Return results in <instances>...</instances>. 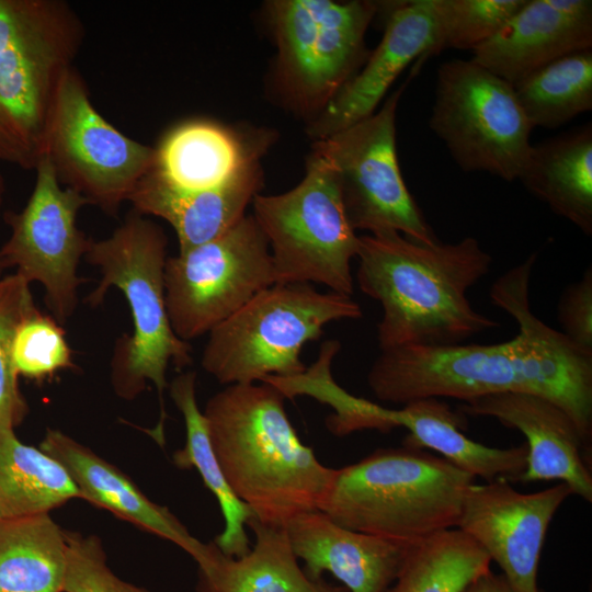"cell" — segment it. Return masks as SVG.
Wrapping results in <instances>:
<instances>
[{"mask_svg":"<svg viewBox=\"0 0 592 592\" xmlns=\"http://www.w3.org/2000/svg\"><path fill=\"white\" fill-rule=\"evenodd\" d=\"M536 259L535 252L530 254L490 289L492 304L519 326L512 340L380 351L367 374L375 397L403 406L423 398L466 402L500 392L537 395L561 407L588 444L592 434V353L531 310L530 280Z\"/></svg>","mask_w":592,"mask_h":592,"instance_id":"cell-1","label":"cell"},{"mask_svg":"<svg viewBox=\"0 0 592 592\" xmlns=\"http://www.w3.org/2000/svg\"><path fill=\"white\" fill-rule=\"evenodd\" d=\"M356 259L360 289L382 306L380 351L458 345L499 327L467 296L493 261L474 237L428 244L398 232L368 234L360 236Z\"/></svg>","mask_w":592,"mask_h":592,"instance_id":"cell-2","label":"cell"},{"mask_svg":"<svg viewBox=\"0 0 592 592\" xmlns=\"http://www.w3.org/2000/svg\"><path fill=\"white\" fill-rule=\"evenodd\" d=\"M285 399L266 383L228 385L203 410L232 493L260 523L276 528L320 510L337 476V469L322 465L300 441Z\"/></svg>","mask_w":592,"mask_h":592,"instance_id":"cell-3","label":"cell"},{"mask_svg":"<svg viewBox=\"0 0 592 592\" xmlns=\"http://www.w3.org/2000/svg\"><path fill=\"white\" fill-rule=\"evenodd\" d=\"M168 239L162 228L133 212L113 234L91 240L86 260L99 269L101 280L88 295L90 306L101 305L107 291L116 287L125 296L133 319V333L116 340L110 362V380L125 400L138 397L152 384L160 403V417L148 434L164 444L167 419L163 395L167 368L183 369L192 364V348L173 332L164 296V265Z\"/></svg>","mask_w":592,"mask_h":592,"instance_id":"cell-4","label":"cell"},{"mask_svg":"<svg viewBox=\"0 0 592 592\" xmlns=\"http://www.w3.org/2000/svg\"><path fill=\"white\" fill-rule=\"evenodd\" d=\"M474 480L421 448H379L337 469L320 511L346 528L411 546L457 527Z\"/></svg>","mask_w":592,"mask_h":592,"instance_id":"cell-5","label":"cell"},{"mask_svg":"<svg viewBox=\"0 0 592 592\" xmlns=\"http://www.w3.org/2000/svg\"><path fill=\"white\" fill-rule=\"evenodd\" d=\"M61 0H0V161L35 169L60 81L83 42Z\"/></svg>","mask_w":592,"mask_h":592,"instance_id":"cell-6","label":"cell"},{"mask_svg":"<svg viewBox=\"0 0 592 592\" xmlns=\"http://www.w3.org/2000/svg\"><path fill=\"white\" fill-rule=\"evenodd\" d=\"M361 317L349 295L321 293L309 283H275L208 332L201 364L226 386L293 376L306 369L301 349L328 323Z\"/></svg>","mask_w":592,"mask_h":592,"instance_id":"cell-7","label":"cell"},{"mask_svg":"<svg viewBox=\"0 0 592 592\" xmlns=\"http://www.w3.org/2000/svg\"><path fill=\"white\" fill-rule=\"evenodd\" d=\"M265 8L277 48L274 87L311 121L366 61L365 34L382 2L273 0Z\"/></svg>","mask_w":592,"mask_h":592,"instance_id":"cell-8","label":"cell"},{"mask_svg":"<svg viewBox=\"0 0 592 592\" xmlns=\"http://www.w3.org/2000/svg\"><path fill=\"white\" fill-rule=\"evenodd\" d=\"M252 205L269 243L275 283H317L352 296L351 263L360 236L346 218L334 173L322 157L312 151L295 187L258 194Z\"/></svg>","mask_w":592,"mask_h":592,"instance_id":"cell-9","label":"cell"},{"mask_svg":"<svg viewBox=\"0 0 592 592\" xmlns=\"http://www.w3.org/2000/svg\"><path fill=\"white\" fill-rule=\"evenodd\" d=\"M429 123L465 172L512 182L532 149L533 127L513 86L470 59L439 66Z\"/></svg>","mask_w":592,"mask_h":592,"instance_id":"cell-10","label":"cell"},{"mask_svg":"<svg viewBox=\"0 0 592 592\" xmlns=\"http://www.w3.org/2000/svg\"><path fill=\"white\" fill-rule=\"evenodd\" d=\"M405 88L394 91L367 118L315 140L312 151L331 167L355 231L398 232L431 244L439 240L409 192L398 162L396 113Z\"/></svg>","mask_w":592,"mask_h":592,"instance_id":"cell-11","label":"cell"},{"mask_svg":"<svg viewBox=\"0 0 592 592\" xmlns=\"http://www.w3.org/2000/svg\"><path fill=\"white\" fill-rule=\"evenodd\" d=\"M163 280L172 330L185 342L208 333L275 284L269 243L253 215L208 242L167 258Z\"/></svg>","mask_w":592,"mask_h":592,"instance_id":"cell-12","label":"cell"},{"mask_svg":"<svg viewBox=\"0 0 592 592\" xmlns=\"http://www.w3.org/2000/svg\"><path fill=\"white\" fill-rule=\"evenodd\" d=\"M45 155L61 185L114 215L151 170L155 148L110 124L93 106L82 77L72 66L58 88Z\"/></svg>","mask_w":592,"mask_h":592,"instance_id":"cell-13","label":"cell"},{"mask_svg":"<svg viewBox=\"0 0 592 592\" xmlns=\"http://www.w3.org/2000/svg\"><path fill=\"white\" fill-rule=\"evenodd\" d=\"M35 185L19 212L4 216L11 228L0 248V270L15 267L30 284L39 283L53 317L65 323L78 306V289L86 280L78 265L91 239L77 226V216L90 205L78 192L60 184L45 155L36 168Z\"/></svg>","mask_w":592,"mask_h":592,"instance_id":"cell-14","label":"cell"},{"mask_svg":"<svg viewBox=\"0 0 592 592\" xmlns=\"http://www.w3.org/2000/svg\"><path fill=\"white\" fill-rule=\"evenodd\" d=\"M571 494L565 482L532 493L515 490L504 479L474 482L457 528L485 549L517 592H538V562L548 526Z\"/></svg>","mask_w":592,"mask_h":592,"instance_id":"cell-15","label":"cell"},{"mask_svg":"<svg viewBox=\"0 0 592 592\" xmlns=\"http://www.w3.org/2000/svg\"><path fill=\"white\" fill-rule=\"evenodd\" d=\"M383 37L360 70L307 126L315 140L331 136L376 112L398 76L414 60L436 54L433 0L385 2Z\"/></svg>","mask_w":592,"mask_h":592,"instance_id":"cell-16","label":"cell"},{"mask_svg":"<svg viewBox=\"0 0 592 592\" xmlns=\"http://www.w3.org/2000/svg\"><path fill=\"white\" fill-rule=\"evenodd\" d=\"M460 411L494 418L524 434L527 459L517 481L559 480L572 494L592 501V476L581 454L587 444L561 407L537 395L500 392L468 400Z\"/></svg>","mask_w":592,"mask_h":592,"instance_id":"cell-17","label":"cell"},{"mask_svg":"<svg viewBox=\"0 0 592 592\" xmlns=\"http://www.w3.org/2000/svg\"><path fill=\"white\" fill-rule=\"evenodd\" d=\"M592 48V1L525 0L470 60L512 86L568 54Z\"/></svg>","mask_w":592,"mask_h":592,"instance_id":"cell-18","label":"cell"},{"mask_svg":"<svg viewBox=\"0 0 592 592\" xmlns=\"http://www.w3.org/2000/svg\"><path fill=\"white\" fill-rule=\"evenodd\" d=\"M272 135L195 118L169 129L155 148L151 172L185 192L223 186L260 164Z\"/></svg>","mask_w":592,"mask_h":592,"instance_id":"cell-19","label":"cell"},{"mask_svg":"<svg viewBox=\"0 0 592 592\" xmlns=\"http://www.w3.org/2000/svg\"><path fill=\"white\" fill-rule=\"evenodd\" d=\"M284 531L311 578L330 572L350 592H386L409 547L341 526L320 510L298 514Z\"/></svg>","mask_w":592,"mask_h":592,"instance_id":"cell-20","label":"cell"},{"mask_svg":"<svg viewBox=\"0 0 592 592\" xmlns=\"http://www.w3.org/2000/svg\"><path fill=\"white\" fill-rule=\"evenodd\" d=\"M39 448L65 468L80 499L175 544L195 561L204 556L207 544L193 537L167 506L151 501L124 471L86 445L48 428Z\"/></svg>","mask_w":592,"mask_h":592,"instance_id":"cell-21","label":"cell"},{"mask_svg":"<svg viewBox=\"0 0 592 592\" xmlns=\"http://www.w3.org/2000/svg\"><path fill=\"white\" fill-rule=\"evenodd\" d=\"M262 184L261 163L223 186L194 192L174 190L149 171L128 201L134 212L166 220L174 229L182 252L224 235L238 224Z\"/></svg>","mask_w":592,"mask_h":592,"instance_id":"cell-22","label":"cell"},{"mask_svg":"<svg viewBox=\"0 0 592 592\" xmlns=\"http://www.w3.org/2000/svg\"><path fill=\"white\" fill-rule=\"evenodd\" d=\"M247 526L254 533V544L242 557L221 553L214 542L196 561L195 592H350L311 578L293 554L284 528L260 523L255 517Z\"/></svg>","mask_w":592,"mask_h":592,"instance_id":"cell-23","label":"cell"},{"mask_svg":"<svg viewBox=\"0 0 592 592\" xmlns=\"http://www.w3.org/2000/svg\"><path fill=\"white\" fill-rule=\"evenodd\" d=\"M385 433L406 428L403 445L430 448L451 464L486 481H517L526 467V444L499 448L477 443L462 433L460 418L439 398L410 401L400 409L382 410Z\"/></svg>","mask_w":592,"mask_h":592,"instance_id":"cell-24","label":"cell"},{"mask_svg":"<svg viewBox=\"0 0 592 592\" xmlns=\"http://www.w3.org/2000/svg\"><path fill=\"white\" fill-rule=\"evenodd\" d=\"M517 180L555 214L591 236V123L532 145Z\"/></svg>","mask_w":592,"mask_h":592,"instance_id":"cell-25","label":"cell"},{"mask_svg":"<svg viewBox=\"0 0 592 592\" xmlns=\"http://www.w3.org/2000/svg\"><path fill=\"white\" fill-rule=\"evenodd\" d=\"M195 372L179 374L169 385L170 397L181 412L185 424V444L172 455L173 464L180 469L195 468L204 485L216 497L223 516L224 530L213 540L223 554L242 557L251 549L246 532L253 512L231 491L215 455L206 419L200 410L195 394Z\"/></svg>","mask_w":592,"mask_h":592,"instance_id":"cell-26","label":"cell"},{"mask_svg":"<svg viewBox=\"0 0 592 592\" xmlns=\"http://www.w3.org/2000/svg\"><path fill=\"white\" fill-rule=\"evenodd\" d=\"M66 537L42 513L0 521V592H62Z\"/></svg>","mask_w":592,"mask_h":592,"instance_id":"cell-27","label":"cell"},{"mask_svg":"<svg viewBox=\"0 0 592 592\" xmlns=\"http://www.w3.org/2000/svg\"><path fill=\"white\" fill-rule=\"evenodd\" d=\"M80 499L65 468L0 424V521L25 517Z\"/></svg>","mask_w":592,"mask_h":592,"instance_id":"cell-28","label":"cell"},{"mask_svg":"<svg viewBox=\"0 0 592 592\" xmlns=\"http://www.w3.org/2000/svg\"><path fill=\"white\" fill-rule=\"evenodd\" d=\"M485 549L459 528L439 532L408 547L395 584L386 592H463L490 570Z\"/></svg>","mask_w":592,"mask_h":592,"instance_id":"cell-29","label":"cell"},{"mask_svg":"<svg viewBox=\"0 0 592 592\" xmlns=\"http://www.w3.org/2000/svg\"><path fill=\"white\" fill-rule=\"evenodd\" d=\"M513 88L533 128L560 127L592 110V48L562 56Z\"/></svg>","mask_w":592,"mask_h":592,"instance_id":"cell-30","label":"cell"},{"mask_svg":"<svg viewBox=\"0 0 592 592\" xmlns=\"http://www.w3.org/2000/svg\"><path fill=\"white\" fill-rule=\"evenodd\" d=\"M36 309L30 283L13 273L0 278V424L15 429L29 413L12 362L20 322Z\"/></svg>","mask_w":592,"mask_h":592,"instance_id":"cell-31","label":"cell"},{"mask_svg":"<svg viewBox=\"0 0 592 592\" xmlns=\"http://www.w3.org/2000/svg\"><path fill=\"white\" fill-rule=\"evenodd\" d=\"M442 49L473 50L491 38L525 0H433Z\"/></svg>","mask_w":592,"mask_h":592,"instance_id":"cell-32","label":"cell"},{"mask_svg":"<svg viewBox=\"0 0 592 592\" xmlns=\"http://www.w3.org/2000/svg\"><path fill=\"white\" fill-rule=\"evenodd\" d=\"M18 376L42 380L72 368V352L60 323L37 308L18 326L12 348Z\"/></svg>","mask_w":592,"mask_h":592,"instance_id":"cell-33","label":"cell"},{"mask_svg":"<svg viewBox=\"0 0 592 592\" xmlns=\"http://www.w3.org/2000/svg\"><path fill=\"white\" fill-rule=\"evenodd\" d=\"M66 571L62 592H150L118 578L106 563L101 538L65 531Z\"/></svg>","mask_w":592,"mask_h":592,"instance_id":"cell-34","label":"cell"},{"mask_svg":"<svg viewBox=\"0 0 592 592\" xmlns=\"http://www.w3.org/2000/svg\"><path fill=\"white\" fill-rule=\"evenodd\" d=\"M561 331L580 349L592 353V269L562 292L558 303Z\"/></svg>","mask_w":592,"mask_h":592,"instance_id":"cell-35","label":"cell"},{"mask_svg":"<svg viewBox=\"0 0 592 592\" xmlns=\"http://www.w3.org/2000/svg\"><path fill=\"white\" fill-rule=\"evenodd\" d=\"M463 592H517L503 573L491 570L478 576Z\"/></svg>","mask_w":592,"mask_h":592,"instance_id":"cell-36","label":"cell"},{"mask_svg":"<svg viewBox=\"0 0 592 592\" xmlns=\"http://www.w3.org/2000/svg\"><path fill=\"white\" fill-rule=\"evenodd\" d=\"M4 191H5L4 180H3V177H2V174L0 172V210H1L2 203H3Z\"/></svg>","mask_w":592,"mask_h":592,"instance_id":"cell-37","label":"cell"},{"mask_svg":"<svg viewBox=\"0 0 592 592\" xmlns=\"http://www.w3.org/2000/svg\"><path fill=\"white\" fill-rule=\"evenodd\" d=\"M0 272H1V270H0Z\"/></svg>","mask_w":592,"mask_h":592,"instance_id":"cell-38","label":"cell"}]
</instances>
